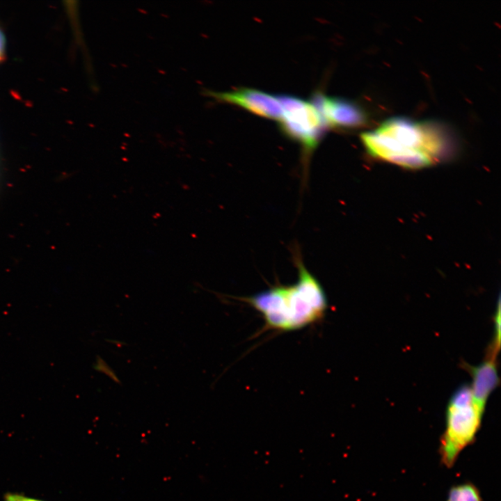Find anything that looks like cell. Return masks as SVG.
Segmentation results:
<instances>
[{"label": "cell", "mask_w": 501, "mask_h": 501, "mask_svg": "<svg viewBox=\"0 0 501 501\" xmlns=\"http://www.w3.org/2000/svg\"><path fill=\"white\" fill-rule=\"evenodd\" d=\"M483 412L475 401L449 402L446 431L442 443L443 458L447 465H452L459 452L473 439Z\"/></svg>", "instance_id": "277c9868"}, {"label": "cell", "mask_w": 501, "mask_h": 501, "mask_svg": "<svg viewBox=\"0 0 501 501\" xmlns=\"http://www.w3.org/2000/svg\"><path fill=\"white\" fill-rule=\"evenodd\" d=\"M3 501H45L26 496L22 493L8 492L3 495Z\"/></svg>", "instance_id": "9c48e42d"}, {"label": "cell", "mask_w": 501, "mask_h": 501, "mask_svg": "<svg viewBox=\"0 0 501 501\" xmlns=\"http://www.w3.org/2000/svg\"><path fill=\"white\" fill-rule=\"evenodd\" d=\"M447 501H480V496L474 486L462 484L452 489Z\"/></svg>", "instance_id": "ba28073f"}, {"label": "cell", "mask_w": 501, "mask_h": 501, "mask_svg": "<svg viewBox=\"0 0 501 501\" xmlns=\"http://www.w3.org/2000/svg\"><path fill=\"white\" fill-rule=\"evenodd\" d=\"M468 370L472 378L470 388L474 401L484 411L489 395L500 382L495 358L486 357L484 362L477 366L469 367Z\"/></svg>", "instance_id": "52a82bcc"}, {"label": "cell", "mask_w": 501, "mask_h": 501, "mask_svg": "<svg viewBox=\"0 0 501 501\" xmlns=\"http://www.w3.org/2000/svg\"><path fill=\"white\" fill-rule=\"evenodd\" d=\"M434 123L392 118L375 131L363 133L360 138L367 152L401 167H427L429 158L439 161L445 156L447 143Z\"/></svg>", "instance_id": "7a4b0ae2"}, {"label": "cell", "mask_w": 501, "mask_h": 501, "mask_svg": "<svg viewBox=\"0 0 501 501\" xmlns=\"http://www.w3.org/2000/svg\"><path fill=\"white\" fill-rule=\"evenodd\" d=\"M296 256L298 279L295 283L275 285L239 298L261 314L267 328L299 330L321 320L328 309V299L321 283L305 267L299 255Z\"/></svg>", "instance_id": "6da1fadb"}, {"label": "cell", "mask_w": 501, "mask_h": 501, "mask_svg": "<svg viewBox=\"0 0 501 501\" xmlns=\"http://www.w3.org/2000/svg\"><path fill=\"white\" fill-rule=\"evenodd\" d=\"M5 50V39L3 33L0 30V60L3 56Z\"/></svg>", "instance_id": "30bf717a"}, {"label": "cell", "mask_w": 501, "mask_h": 501, "mask_svg": "<svg viewBox=\"0 0 501 501\" xmlns=\"http://www.w3.org/2000/svg\"><path fill=\"white\" fill-rule=\"evenodd\" d=\"M311 103L326 125L336 128H356L367 122V116L355 102L317 93Z\"/></svg>", "instance_id": "5b68a950"}, {"label": "cell", "mask_w": 501, "mask_h": 501, "mask_svg": "<svg viewBox=\"0 0 501 501\" xmlns=\"http://www.w3.org/2000/svg\"><path fill=\"white\" fill-rule=\"evenodd\" d=\"M218 101L239 106L257 116L280 121L283 108L278 97L257 89L243 88L231 91H209Z\"/></svg>", "instance_id": "8992f818"}, {"label": "cell", "mask_w": 501, "mask_h": 501, "mask_svg": "<svg viewBox=\"0 0 501 501\" xmlns=\"http://www.w3.org/2000/svg\"><path fill=\"white\" fill-rule=\"evenodd\" d=\"M278 97L283 108L281 129L301 145L306 155L310 154L322 138L324 121L311 102L291 95Z\"/></svg>", "instance_id": "3957f363"}]
</instances>
